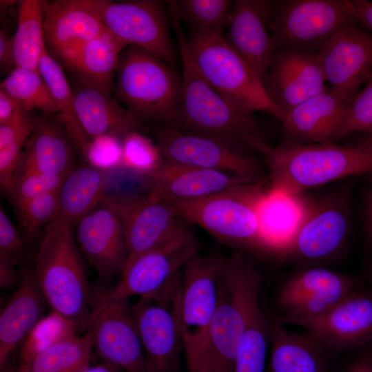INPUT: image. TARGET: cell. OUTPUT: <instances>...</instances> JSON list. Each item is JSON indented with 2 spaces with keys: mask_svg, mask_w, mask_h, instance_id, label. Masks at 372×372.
Masks as SVG:
<instances>
[{
  "mask_svg": "<svg viewBox=\"0 0 372 372\" xmlns=\"http://www.w3.org/2000/svg\"><path fill=\"white\" fill-rule=\"evenodd\" d=\"M19 368L8 364V361L2 366H1V372H18Z\"/></svg>",
  "mask_w": 372,
  "mask_h": 372,
  "instance_id": "obj_55",
  "label": "cell"
},
{
  "mask_svg": "<svg viewBox=\"0 0 372 372\" xmlns=\"http://www.w3.org/2000/svg\"><path fill=\"white\" fill-rule=\"evenodd\" d=\"M272 1L236 0L223 37L263 83L275 43L270 28Z\"/></svg>",
  "mask_w": 372,
  "mask_h": 372,
  "instance_id": "obj_22",
  "label": "cell"
},
{
  "mask_svg": "<svg viewBox=\"0 0 372 372\" xmlns=\"http://www.w3.org/2000/svg\"><path fill=\"white\" fill-rule=\"evenodd\" d=\"M104 200L116 211L123 225L127 264L158 244L178 220L171 204L152 192L105 196Z\"/></svg>",
  "mask_w": 372,
  "mask_h": 372,
  "instance_id": "obj_18",
  "label": "cell"
},
{
  "mask_svg": "<svg viewBox=\"0 0 372 372\" xmlns=\"http://www.w3.org/2000/svg\"><path fill=\"white\" fill-rule=\"evenodd\" d=\"M366 277L369 283L372 286V258L371 259L366 269Z\"/></svg>",
  "mask_w": 372,
  "mask_h": 372,
  "instance_id": "obj_56",
  "label": "cell"
},
{
  "mask_svg": "<svg viewBox=\"0 0 372 372\" xmlns=\"http://www.w3.org/2000/svg\"><path fill=\"white\" fill-rule=\"evenodd\" d=\"M73 228L56 217L46 226L33 269L52 311L77 322L82 332L87 331L94 299Z\"/></svg>",
  "mask_w": 372,
  "mask_h": 372,
  "instance_id": "obj_4",
  "label": "cell"
},
{
  "mask_svg": "<svg viewBox=\"0 0 372 372\" xmlns=\"http://www.w3.org/2000/svg\"><path fill=\"white\" fill-rule=\"evenodd\" d=\"M361 288L358 278L319 265L305 266L281 285L276 298L278 318L285 325H297L324 313Z\"/></svg>",
  "mask_w": 372,
  "mask_h": 372,
  "instance_id": "obj_14",
  "label": "cell"
},
{
  "mask_svg": "<svg viewBox=\"0 0 372 372\" xmlns=\"http://www.w3.org/2000/svg\"><path fill=\"white\" fill-rule=\"evenodd\" d=\"M25 239L8 216L4 208L0 207V260L16 265L25 256Z\"/></svg>",
  "mask_w": 372,
  "mask_h": 372,
  "instance_id": "obj_46",
  "label": "cell"
},
{
  "mask_svg": "<svg viewBox=\"0 0 372 372\" xmlns=\"http://www.w3.org/2000/svg\"><path fill=\"white\" fill-rule=\"evenodd\" d=\"M362 28L351 0L272 1L270 28L278 49L317 53L338 31Z\"/></svg>",
  "mask_w": 372,
  "mask_h": 372,
  "instance_id": "obj_9",
  "label": "cell"
},
{
  "mask_svg": "<svg viewBox=\"0 0 372 372\" xmlns=\"http://www.w3.org/2000/svg\"><path fill=\"white\" fill-rule=\"evenodd\" d=\"M93 350L92 333L87 329L21 364L19 372H81L90 366Z\"/></svg>",
  "mask_w": 372,
  "mask_h": 372,
  "instance_id": "obj_36",
  "label": "cell"
},
{
  "mask_svg": "<svg viewBox=\"0 0 372 372\" xmlns=\"http://www.w3.org/2000/svg\"><path fill=\"white\" fill-rule=\"evenodd\" d=\"M316 54L330 88L346 97L353 99L372 75V34L362 28L338 31Z\"/></svg>",
  "mask_w": 372,
  "mask_h": 372,
  "instance_id": "obj_17",
  "label": "cell"
},
{
  "mask_svg": "<svg viewBox=\"0 0 372 372\" xmlns=\"http://www.w3.org/2000/svg\"><path fill=\"white\" fill-rule=\"evenodd\" d=\"M270 317L258 302L251 310L236 355L234 372H266L270 344Z\"/></svg>",
  "mask_w": 372,
  "mask_h": 372,
  "instance_id": "obj_37",
  "label": "cell"
},
{
  "mask_svg": "<svg viewBox=\"0 0 372 372\" xmlns=\"http://www.w3.org/2000/svg\"><path fill=\"white\" fill-rule=\"evenodd\" d=\"M353 145L372 149V133L363 134Z\"/></svg>",
  "mask_w": 372,
  "mask_h": 372,
  "instance_id": "obj_54",
  "label": "cell"
},
{
  "mask_svg": "<svg viewBox=\"0 0 372 372\" xmlns=\"http://www.w3.org/2000/svg\"><path fill=\"white\" fill-rule=\"evenodd\" d=\"M181 21L190 26V32L224 36L232 1H172Z\"/></svg>",
  "mask_w": 372,
  "mask_h": 372,
  "instance_id": "obj_39",
  "label": "cell"
},
{
  "mask_svg": "<svg viewBox=\"0 0 372 372\" xmlns=\"http://www.w3.org/2000/svg\"><path fill=\"white\" fill-rule=\"evenodd\" d=\"M74 225L79 248L99 276L109 279L121 274L128 258L124 228L104 198Z\"/></svg>",
  "mask_w": 372,
  "mask_h": 372,
  "instance_id": "obj_21",
  "label": "cell"
},
{
  "mask_svg": "<svg viewBox=\"0 0 372 372\" xmlns=\"http://www.w3.org/2000/svg\"><path fill=\"white\" fill-rule=\"evenodd\" d=\"M346 372H372V349H367L358 354Z\"/></svg>",
  "mask_w": 372,
  "mask_h": 372,
  "instance_id": "obj_48",
  "label": "cell"
},
{
  "mask_svg": "<svg viewBox=\"0 0 372 372\" xmlns=\"http://www.w3.org/2000/svg\"><path fill=\"white\" fill-rule=\"evenodd\" d=\"M221 254L194 256L184 265L176 309L187 372H200L218 300Z\"/></svg>",
  "mask_w": 372,
  "mask_h": 372,
  "instance_id": "obj_10",
  "label": "cell"
},
{
  "mask_svg": "<svg viewBox=\"0 0 372 372\" xmlns=\"http://www.w3.org/2000/svg\"><path fill=\"white\" fill-rule=\"evenodd\" d=\"M18 278L15 265L0 260V285L7 287L12 285Z\"/></svg>",
  "mask_w": 372,
  "mask_h": 372,
  "instance_id": "obj_50",
  "label": "cell"
},
{
  "mask_svg": "<svg viewBox=\"0 0 372 372\" xmlns=\"http://www.w3.org/2000/svg\"><path fill=\"white\" fill-rule=\"evenodd\" d=\"M156 143L164 161L225 172L257 180L265 177L259 155L228 139L156 125Z\"/></svg>",
  "mask_w": 372,
  "mask_h": 372,
  "instance_id": "obj_12",
  "label": "cell"
},
{
  "mask_svg": "<svg viewBox=\"0 0 372 372\" xmlns=\"http://www.w3.org/2000/svg\"><path fill=\"white\" fill-rule=\"evenodd\" d=\"M266 183L267 178L248 188L198 199L165 200L178 218L199 226L219 242L240 251L267 256L255 207Z\"/></svg>",
  "mask_w": 372,
  "mask_h": 372,
  "instance_id": "obj_6",
  "label": "cell"
},
{
  "mask_svg": "<svg viewBox=\"0 0 372 372\" xmlns=\"http://www.w3.org/2000/svg\"><path fill=\"white\" fill-rule=\"evenodd\" d=\"M118 368L107 362L94 366H89L81 372H119Z\"/></svg>",
  "mask_w": 372,
  "mask_h": 372,
  "instance_id": "obj_53",
  "label": "cell"
},
{
  "mask_svg": "<svg viewBox=\"0 0 372 372\" xmlns=\"http://www.w3.org/2000/svg\"><path fill=\"white\" fill-rule=\"evenodd\" d=\"M170 21L177 39L182 64L183 92L172 125L180 130L224 138L263 159L272 147L254 113L239 110L225 99L196 66L182 21L169 2Z\"/></svg>",
  "mask_w": 372,
  "mask_h": 372,
  "instance_id": "obj_1",
  "label": "cell"
},
{
  "mask_svg": "<svg viewBox=\"0 0 372 372\" xmlns=\"http://www.w3.org/2000/svg\"><path fill=\"white\" fill-rule=\"evenodd\" d=\"M46 1L22 0L17 3V25L12 36L16 66L39 71L45 46L43 18Z\"/></svg>",
  "mask_w": 372,
  "mask_h": 372,
  "instance_id": "obj_33",
  "label": "cell"
},
{
  "mask_svg": "<svg viewBox=\"0 0 372 372\" xmlns=\"http://www.w3.org/2000/svg\"><path fill=\"white\" fill-rule=\"evenodd\" d=\"M356 132L372 133V75L351 102L338 140Z\"/></svg>",
  "mask_w": 372,
  "mask_h": 372,
  "instance_id": "obj_44",
  "label": "cell"
},
{
  "mask_svg": "<svg viewBox=\"0 0 372 372\" xmlns=\"http://www.w3.org/2000/svg\"><path fill=\"white\" fill-rule=\"evenodd\" d=\"M352 100L326 86L285 114L281 121L284 141L310 144L338 141Z\"/></svg>",
  "mask_w": 372,
  "mask_h": 372,
  "instance_id": "obj_25",
  "label": "cell"
},
{
  "mask_svg": "<svg viewBox=\"0 0 372 372\" xmlns=\"http://www.w3.org/2000/svg\"><path fill=\"white\" fill-rule=\"evenodd\" d=\"M200 247L194 225L178 218L163 240L125 265L119 282L98 298L93 309L134 296L148 300L158 298L187 262L200 252Z\"/></svg>",
  "mask_w": 372,
  "mask_h": 372,
  "instance_id": "obj_7",
  "label": "cell"
},
{
  "mask_svg": "<svg viewBox=\"0 0 372 372\" xmlns=\"http://www.w3.org/2000/svg\"><path fill=\"white\" fill-rule=\"evenodd\" d=\"M364 234L369 246H372V187L367 195L364 215Z\"/></svg>",
  "mask_w": 372,
  "mask_h": 372,
  "instance_id": "obj_52",
  "label": "cell"
},
{
  "mask_svg": "<svg viewBox=\"0 0 372 372\" xmlns=\"http://www.w3.org/2000/svg\"><path fill=\"white\" fill-rule=\"evenodd\" d=\"M319 340L330 353H342L372 341V292L362 288L328 311L297 324Z\"/></svg>",
  "mask_w": 372,
  "mask_h": 372,
  "instance_id": "obj_19",
  "label": "cell"
},
{
  "mask_svg": "<svg viewBox=\"0 0 372 372\" xmlns=\"http://www.w3.org/2000/svg\"><path fill=\"white\" fill-rule=\"evenodd\" d=\"M57 191L43 194L15 209L20 226L28 238L37 237L41 228L48 225L56 217Z\"/></svg>",
  "mask_w": 372,
  "mask_h": 372,
  "instance_id": "obj_43",
  "label": "cell"
},
{
  "mask_svg": "<svg viewBox=\"0 0 372 372\" xmlns=\"http://www.w3.org/2000/svg\"><path fill=\"white\" fill-rule=\"evenodd\" d=\"M39 72L48 86L76 149L85 159L92 140L81 127L74 108V94L58 61L45 46L39 63Z\"/></svg>",
  "mask_w": 372,
  "mask_h": 372,
  "instance_id": "obj_34",
  "label": "cell"
},
{
  "mask_svg": "<svg viewBox=\"0 0 372 372\" xmlns=\"http://www.w3.org/2000/svg\"><path fill=\"white\" fill-rule=\"evenodd\" d=\"M18 372H19V370H18Z\"/></svg>",
  "mask_w": 372,
  "mask_h": 372,
  "instance_id": "obj_57",
  "label": "cell"
},
{
  "mask_svg": "<svg viewBox=\"0 0 372 372\" xmlns=\"http://www.w3.org/2000/svg\"><path fill=\"white\" fill-rule=\"evenodd\" d=\"M39 116L17 105L10 118L0 123V183L6 191L13 183L26 142Z\"/></svg>",
  "mask_w": 372,
  "mask_h": 372,
  "instance_id": "obj_35",
  "label": "cell"
},
{
  "mask_svg": "<svg viewBox=\"0 0 372 372\" xmlns=\"http://www.w3.org/2000/svg\"><path fill=\"white\" fill-rule=\"evenodd\" d=\"M48 304L35 279L34 269L26 270L21 283L0 316V366L22 342Z\"/></svg>",
  "mask_w": 372,
  "mask_h": 372,
  "instance_id": "obj_28",
  "label": "cell"
},
{
  "mask_svg": "<svg viewBox=\"0 0 372 372\" xmlns=\"http://www.w3.org/2000/svg\"><path fill=\"white\" fill-rule=\"evenodd\" d=\"M74 149L59 114L42 113L26 142L18 166L65 176L75 167Z\"/></svg>",
  "mask_w": 372,
  "mask_h": 372,
  "instance_id": "obj_26",
  "label": "cell"
},
{
  "mask_svg": "<svg viewBox=\"0 0 372 372\" xmlns=\"http://www.w3.org/2000/svg\"><path fill=\"white\" fill-rule=\"evenodd\" d=\"M300 223L281 258L300 264L318 265L344 249L351 231L349 198L331 194L317 201L303 200Z\"/></svg>",
  "mask_w": 372,
  "mask_h": 372,
  "instance_id": "obj_11",
  "label": "cell"
},
{
  "mask_svg": "<svg viewBox=\"0 0 372 372\" xmlns=\"http://www.w3.org/2000/svg\"><path fill=\"white\" fill-rule=\"evenodd\" d=\"M87 2L112 34L126 45H135L149 52L175 69V50L169 26L170 17L164 1Z\"/></svg>",
  "mask_w": 372,
  "mask_h": 372,
  "instance_id": "obj_13",
  "label": "cell"
},
{
  "mask_svg": "<svg viewBox=\"0 0 372 372\" xmlns=\"http://www.w3.org/2000/svg\"><path fill=\"white\" fill-rule=\"evenodd\" d=\"M351 1L363 27L372 31V1L366 0Z\"/></svg>",
  "mask_w": 372,
  "mask_h": 372,
  "instance_id": "obj_49",
  "label": "cell"
},
{
  "mask_svg": "<svg viewBox=\"0 0 372 372\" xmlns=\"http://www.w3.org/2000/svg\"><path fill=\"white\" fill-rule=\"evenodd\" d=\"M87 329L93 348L104 362L125 372H149L127 300L110 301L92 311Z\"/></svg>",
  "mask_w": 372,
  "mask_h": 372,
  "instance_id": "obj_15",
  "label": "cell"
},
{
  "mask_svg": "<svg viewBox=\"0 0 372 372\" xmlns=\"http://www.w3.org/2000/svg\"><path fill=\"white\" fill-rule=\"evenodd\" d=\"M268 189L296 195L345 177L372 174V149L333 142L298 144L282 142L264 158Z\"/></svg>",
  "mask_w": 372,
  "mask_h": 372,
  "instance_id": "obj_3",
  "label": "cell"
},
{
  "mask_svg": "<svg viewBox=\"0 0 372 372\" xmlns=\"http://www.w3.org/2000/svg\"><path fill=\"white\" fill-rule=\"evenodd\" d=\"M126 46L105 30L86 43L65 66L81 85L112 92L119 55Z\"/></svg>",
  "mask_w": 372,
  "mask_h": 372,
  "instance_id": "obj_31",
  "label": "cell"
},
{
  "mask_svg": "<svg viewBox=\"0 0 372 372\" xmlns=\"http://www.w3.org/2000/svg\"><path fill=\"white\" fill-rule=\"evenodd\" d=\"M85 161L103 172L123 166L122 139L112 135L92 138Z\"/></svg>",
  "mask_w": 372,
  "mask_h": 372,
  "instance_id": "obj_45",
  "label": "cell"
},
{
  "mask_svg": "<svg viewBox=\"0 0 372 372\" xmlns=\"http://www.w3.org/2000/svg\"><path fill=\"white\" fill-rule=\"evenodd\" d=\"M326 83L316 53L278 49L271 57L263 85L283 118L293 107L322 91Z\"/></svg>",
  "mask_w": 372,
  "mask_h": 372,
  "instance_id": "obj_20",
  "label": "cell"
},
{
  "mask_svg": "<svg viewBox=\"0 0 372 372\" xmlns=\"http://www.w3.org/2000/svg\"><path fill=\"white\" fill-rule=\"evenodd\" d=\"M0 89L26 110L59 113L51 92L39 71L17 67L1 81Z\"/></svg>",
  "mask_w": 372,
  "mask_h": 372,
  "instance_id": "obj_38",
  "label": "cell"
},
{
  "mask_svg": "<svg viewBox=\"0 0 372 372\" xmlns=\"http://www.w3.org/2000/svg\"><path fill=\"white\" fill-rule=\"evenodd\" d=\"M0 65L1 70H8L10 72L17 68L12 37H9L3 29L0 30Z\"/></svg>",
  "mask_w": 372,
  "mask_h": 372,
  "instance_id": "obj_47",
  "label": "cell"
},
{
  "mask_svg": "<svg viewBox=\"0 0 372 372\" xmlns=\"http://www.w3.org/2000/svg\"><path fill=\"white\" fill-rule=\"evenodd\" d=\"M270 317V344L266 372H327L329 350L310 333L287 329Z\"/></svg>",
  "mask_w": 372,
  "mask_h": 372,
  "instance_id": "obj_27",
  "label": "cell"
},
{
  "mask_svg": "<svg viewBox=\"0 0 372 372\" xmlns=\"http://www.w3.org/2000/svg\"><path fill=\"white\" fill-rule=\"evenodd\" d=\"M122 145L123 166L127 168L146 175L157 169L163 163L156 142L138 131L126 134Z\"/></svg>",
  "mask_w": 372,
  "mask_h": 372,
  "instance_id": "obj_42",
  "label": "cell"
},
{
  "mask_svg": "<svg viewBox=\"0 0 372 372\" xmlns=\"http://www.w3.org/2000/svg\"><path fill=\"white\" fill-rule=\"evenodd\" d=\"M80 331L79 324L52 311L43 316L22 342L21 364L30 361L52 347L74 338Z\"/></svg>",
  "mask_w": 372,
  "mask_h": 372,
  "instance_id": "obj_40",
  "label": "cell"
},
{
  "mask_svg": "<svg viewBox=\"0 0 372 372\" xmlns=\"http://www.w3.org/2000/svg\"><path fill=\"white\" fill-rule=\"evenodd\" d=\"M261 284L260 271L245 253L221 255L217 304L200 372H234L249 317L260 301Z\"/></svg>",
  "mask_w": 372,
  "mask_h": 372,
  "instance_id": "obj_2",
  "label": "cell"
},
{
  "mask_svg": "<svg viewBox=\"0 0 372 372\" xmlns=\"http://www.w3.org/2000/svg\"><path fill=\"white\" fill-rule=\"evenodd\" d=\"M112 92L141 125H172L181 100L182 76L154 54L129 45L119 55Z\"/></svg>",
  "mask_w": 372,
  "mask_h": 372,
  "instance_id": "obj_5",
  "label": "cell"
},
{
  "mask_svg": "<svg viewBox=\"0 0 372 372\" xmlns=\"http://www.w3.org/2000/svg\"><path fill=\"white\" fill-rule=\"evenodd\" d=\"M64 176L18 166L7 194L14 209L43 194L57 191Z\"/></svg>",
  "mask_w": 372,
  "mask_h": 372,
  "instance_id": "obj_41",
  "label": "cell"
},
{
  "mask_svg": "<svg viewBox=\"0 0 372 372\" xmlns=\"http://www.w3.org/2000/svg\"><path fill=\"white\" fill-rule=\"evenodd\" d=\"M187 42L201 75L230 104L250 113L267 112L281 121L282 114L262 81L223 36L190 32Z\"/></svg>",
  "mask_w": 372,
  "mask_h": 372,
  "instance_id": "obj_8",
  "label": "cell"
},
{
  "mask_svg": "<svg viewBox=\"0 0 372 372\" xmlns=\"http://www.w3.org/2000/svg\"><path fill=\"white\" fill-rule=\"evenodd\" d=\"M17 104L5 91L0 89V123L10 118L14 114Z\"/></svg>",
  "mask_w": 372,
  "mask_h": 372,
  "instance_id": "obj_51",
  "label": "cell"
},
{
  "mask_svg": "<svg viewBox=\"0 0 372 372\" xmlns=\"http://www.w3.org/2000/svg\"><path fill=\"white\" fill-rule=\"evenodd\" d=\"M145 191L166 200H194L251 187L257 180L234 174L163 161L145 175Z\"/></svg>",
  "mask_w": 372,
  "mask_h": 372,
  "instance_id": "obj_23",
  "label": "cell"
},
{
  "mask_svg": "<svg viewBox=\"0 0 372 372\" xmlns=\"http://www.w3.org/2000/svg\"><path fill=\"white\" fill-rule=\"evenodd\" d=\"M73 94L79 122L91 140L105 135L123 140L126 134L141 128L111 92L82 85Z\"/></svg>",
  "mask_w": 372,
  "mask_h": 372,
  "instance_id": "obj_29",
  "label": "cell"
},
{
  "mask_svg": "<svg viewBox=\"0 0 372 372\" xmlns=\"http://www.w3.org/2000/svg\"><path fill=\"white\" fill-rule=\"evenodd\" d=\"M105 183L103 171L86 162L75 166L64 176L57 191L56 218L74 226L104 198Z\"/></svg>",
  "mask_w": 372,
  "mask_h": 372,
  "instance_id": "obj_32",
  "label": "cell"
},
{
  "mask_svg": "<svg viewBox=\"0 0 372 372\" xmlns=\"http://www.w3.org/2000/svg\"><path fill=\"white\" fill-rule=\"evenodd\" d=\"M179 287L158 300L140 298L130 307L149 372H178L183 351L176 309Z\"/></svg>",
  "mask_w": 372,
  "mask_h": 372,
  "instance_id": "obj_16",
  "label": "cell"
},
{
  "mask_svg": "<svg viewBox=\"0 0 372 372\" xmlns=\"http://www.w3.org/2000/svg\"><path fill=\"white\" fill-rule=\"evenodd\" d=\"M105 28L87 0L45 1V45L48 52L65 65Z\"/></svg>",
  "mask_w": 372,
  "mask_h": 372,
  "instance_id": "obj_24",
  "label": "cell"
},
{
  "mask_svg": "<svg viewBox=\"0 0 372 372\" xmlns=\"http://www.w3.org/2000/svg\"><path fill=\"white\" fill-rule=\"evenodd\" d=\"M303 207L300 194L287 195L267 189L260 195L255 207L267 256L281 257L300 223Z\"/></svg>",
  "mask_w": 372,
  "mask_h": 372,
  "instance_id": "obj_30",
  "label": "cell"
}]
</instances>
